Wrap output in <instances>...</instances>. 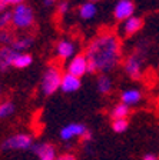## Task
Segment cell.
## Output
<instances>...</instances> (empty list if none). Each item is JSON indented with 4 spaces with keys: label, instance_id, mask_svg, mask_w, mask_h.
I'll list each match as a JSON object with an SVG mask.
<instances>
[{
    "label": "cell",
    "instance_id": "obj_1",
    "mask_svg": "<svg viewBox=\"0 0 159 160\" xmlns=\"http://www.w3.org/2000/svg\"><path fill=\"white\" fill-rule=\"evenodd\" d=\"M83 54L89 62L87 73L108 74L122 63V42L113 32H102L90 40Z\"/></svg>",
    "mask_w": 159,
    "mask_h": 160
},
{
    "label": "cell",
    "instance_id": "obj_2",
    "mask_svg": "<svg viewBox=\"0 0 159 160\" xmlns=\"http://www.w3.org/2000/svg\"><path fill=\"white\" fill-rule=\"evenodd\" d=\"M149 52V43L148 40H140L136 44L133 52L125 59L123 62V69L125 73L130 77L132 80H139L143 73V63H145V57Z\"/></svg>",
    "mask_w": 159,
    "mask_h": 160
},
{
    "label": "cell",
    "instance_id": "obj_3",
    "mask_svg": "<svg viewBox=\"0 0 159 160\" xmlns=\"http://www.w3.org/2000/svg\"><path fill=\"white\" fill-rule=\"evenodd\" d=\"M62 70L57 66H49L46 69L42 79V92L46 96L56 93L57 89H60V82H62Z\"/></svg>",
    "mask_w": 159,
    "mask_h": 160
},
{
    "label": "cell",
    "instance_id": "obj_4",
    "mask_svg": "<svg viewBox=\"0 0 159 160\" xmlns=\"http://www.w3.org/2000/svg\"><path fill=\"white\" fill-rule=\"evenodd\" d=\"M12 23L17 27V29H29L33 26L34 23V16L33 10L24 3L17 4L14 7L13 13H12Z\"/></svg>",
    "mask_w": 159,
    "mask_h": 160
},
{
    "label": "cell",
    "instance_id": "obj_5",
    "mask_svg": "<svg viewBox=\"0 0 159 160\" xmlns=\"http://www.w3.org/2000/svg\"><path fill=\"white\" fill-rule=\"evenodd\" d=\"M2 147L4 150H27L33 147V140L29 134L19 133L4 140Z\"/></svg>",
    "mask_w": 159,
    "mask_h": 160
},
{
    "label": "cell",
    "instance_id": "obj_6",
    "mask_svg": "<svg viewBox=\"0 0 159 160\" xmlns=\"http://www.w3.org/2000/svg\"><path fill=\"white\" fill-rule=\"evenodd\" d=\"M87 69H89V62H87L86 56L85 54H77V56H73L69 60L66 73L80 79V77H83L87 73Z\"/></svg>",
    "mask_w": 159,
    "mask_h": 160
},
{
    "label": "cell",
    "instance_id": "obj_7",
    "mask_svg": "<svg viewBox=\"0 0 159 160\" xmlns=\"http://www.w3.org/2000/svg\"><path fill=\"white\" fill-rule=\"evenodd\" d=\"M135 14V3L132 0H118L113 7V17L118 22H125Z\"/></svg>",
    "mask_w": 159,
    "mask_h": 160
},
{
    "label": "cell",
    "instance_id": "obj_8",
    "mask_svg": "<svg viewBox=\"0 0 159 160\" xmlns=\"http://www.w3.org/2000/svg\"><path fill=\"white\" fill-rule=\"evenodd\" d=\"M87 132V127L83 123H69L60 130V139L63 142H70L73 139H80L83 134Z\"/></svg>",
    "mask_w": 159,
    "mask_h": 160
},
{
    "label": "cell",
    "instance_id": "obj_9",
    "mask_svg": "<svg viewBox=\"0 0 159 160\" xmlns=\"http://www.w3.org/2000/svg\"><path fill=\"white\" fill-rule=\"evenodd\" d=\"M142 27H143V19L133 14L132 17L122 22V34L126 37H130L133 34H136L138 32H140Z\"/></svg>",
    "mask_w": 159,
    "mask_h": 160
},
{
    "label": "cell",
    "instance_id": "obj_10",
    "mask_svg": "<svg viewBox=\"0 0 159 160\" xmlns=\"http://www.w3.org/2000/svg\"><path fill=\"white\" fill-rule=\"evenodd\" d=\"M142 102V92L136 87H130V89H125L120 93V103H123L125 106L132 107L136 106Z\"/></svg>",
    "mask_w": 159,
    "mask_h": 160
},
{
    "label": "cell",
    "instance_id": "obj_11",
    "mask_svg": "<svg viewBox=\"0 0 159 160\" xmlns=\"http://www.w3.org/2000/svg\"><path fill=\"white\" fill-rule=\"evenodd\" d=\"M39 160H55L57 157L56 154V147L52 143H37L32 147Z\"/></svg>",
    "mask_w": 159,
    "mask_h": 160
},
{
    "label": "cell",
    "instance_id": "obj_12",
    "mask_svg": "<svg viewBox=\"0 0 159 160\" xmlns=\"http://www.w3.org/2000/svg\"><path fill=\"white\" fill-rule=\"evenodd\" d=\"M82 86V80L79 77H75L69 73H65L62 76V82H60V90L65 93H75L80 89Z\"/></svg>",
    "mask_w": 159,
    "mask_h": 160
},
{
    "label": "cell",
    "instance_id": "obj_13",
    "mask_svg": "<svg viewBox=\"0 0 159 160\" xmlns=\"http://www.w3.org/2000/svg\"><path fill=\"white\" fill-rule=\"evenodd\" d=\"M56 54L63 60L72 59L75 56V44L70 40H60L56 44Z\"/></svg>",
    "mask_w": 159,
    "mask_h": 160
},
{
    "label": "cell",
    "instance_id": "obj_14",
    "mask_svg": "<svg viewBox=\"0 0 159 160\" xmlns=\"http://www.w3.org/2000/svg\"><path fill=\"white\" fill-rule=\"evenodd\" d=\"M19 52H14L12 47H2L0 49V70H7L12 64H13V60L16 57V54Z\"/></svg>",
    "mask_w": 159,
    "mask_h": 160
},
{
    "label": "cell",
    "instance_id": "obj_15",
    "mask_svg": "<svg viewBox=\"0 0 159 160\" xmlns=\"http://www.w3.org/2000/svg\"><path fill=\"white\" fill-rule=\"evenodd\" d=\"M96 89L100 94H110L113 90V82L109 74H99L96 79Z\"/></svg>",
    "mask_w": 159,
    "mask_h": 160
},
{
    "label": "cell",
    "instance_id": "obj_16",
    "mask_svg": "<svg viewBox=\"0 0 159 160\" xmlns=\"http://www.w3.org/2000/svg\"><path fill=\"white\" fill-rule=\"evenodd\" d=\"M77 13H79L80 19L83 20H90L96 16L98 13V6L95 3H90V2H86V3L80 4V7L77 9Z\"/></svg>",
    "mask_w": 159,
    "mask_h": 160
},
{
    "label": "cell",
    "instance_id": "obj_17",
    "mask_svg": "<svg viewBox=\"0 0 159 160\" xmlns=\"http://www.w3.org/2000/svg\"><path fill=\"white\" fill-rule=\"evenodd\" d=\"M130 114V107L125 106L123 103H118L110 109L109 117L110 120H118V119H128V116Z\"/></svg>",
    "mask_w": 159,
    "mask_h": 160
},
{
    "label": "cell",
    "instance_id": "obj_18",
    "mask_svg": "<svg viewBox=\"0 0 159 160\" xmlns=\"http://www.w3.org/2000/svg\"><path fill=\"white\" fill-rule=\"evenodd\" d=\"M33 43V39L32 37H22V39H17L12 43V49L14 52H19V53H23V50L29 49Z\"/></svg>",
    "mask_w": 159,
    "mask_h": 160
},
{
    "label": "cell",
    "instance_id": "obj_19",
    "mask_svg": "<svg viewBox=\"0 0 159 160\" xmlns=\"http://www.w3.org/2000/svg\"><path fill=\"white\" fill-rule=\"evenodd\" d=\"M30 64H32V56L27 53H17L13 60V66L17 69H24Z\"/></svg>",
    "mask_w": 159,
    "mask_h": 160
},
{
    "label": "cell",
    "instance_id": "obj_20",
    "mask_svg": "<svg viewBox=\"0 0 159 160\" xmlns=\"http://www.w3.org/2000/svg\"><path fill=\"white\" fill-rule=\"evenodd\" d=\"M110 127L115 133L120 134V133H125L126 130L129 129V120L128 119H118V120H112L110 122Z\"/></svg>",
    "mask_w": 159,
    "mask_h": 160
},
{
    "label": "cell",
    "instance_id": "obj_21",
    "mask_svg": "<svg viewBox=\"0 0 159 160\" xmlns=\"http://www.w3.org/2000/svg\"><path fill=\"white\" fill-rule=\"evenodd\" d=\"M13 112H14V104L12 102H4V103L0 104V119L9 117Z\"/></svg>",
    "mask_w": 159,
    "mask_h": 160
},
{
    "label": "cell",
    "instance_id": "obj_22",
    "mask_svg": "<svg viewBox=\"0 0 159 160\" xmlns=\"http://www.w3.org/2000/svg\"><path fill=\"white\" fill-rule=\"evenodd\" d=\"M10 23H12V13L3 12L0 14V30H4Z\"/></svg>",
    "mask_w": 159,
    "mask_h": 160
},
{
    "label": "cell",
    "instance_id": "obj_23",
    "mask_svg": "<svg viewBox=\"0 0 159 160\" xmlns=\"http://www.w3.org/2000/svg\"><path fill=\"white\" fill-rule=\"evenodd\" d=\"M14 40H13V36L10 32H7L6 29L4 30H0V43L3 44H12Z\"/></svg>",
    "mask_w": 159,
    "mask_h": 160
},
{
    "label": "cell",
    "instance_id": "obj_24",
    "mask_svg": "<svg viewBox=\"0 0 159 160\" xmlns=\"http://www.w3.org/2000/svg\"><path fill=\"white\" fill-rule=\"evenodd\" d=\"M55 160H77V157H76V154H73V153H62Z\"/></svg>",
    "mask_w": 159,
    "mask_h": 160
},
{
    "label": "cell",
    "instance_id": "obj_25",
    "mask_svg": "<svg viewBox=\"0 0 159 160\" xmlns=\"http://www.w3.org/2000/svg\"><path fill=\"white\" fill-rule=\"evenodd\" d=\"M92 140H93V134H92V132L87 129L86 133H85L82 137H80V142H82V143H85V144H87V143H90Z\"/></svg>",
    "mask_w": 159,
    "mask_h": 160
},
{
    "label": "cell",
    "instance_id": "obj_26",
    "mask_svg": "<svg viewBox=\"0 0 159 160\" xmlns=\"http://www.w3.org/2000/svg\"><path fill=\"white\" fill-rule=\"evenodd\" d=\"M69 10V3L67 2H60L59 4H57V12H59V14H65Z\"/></svg>",
    "mask_w": 159,
    "mask_h": 160
},
{
    "label": "cell",
    "instance_id": "obj_27",
    "mask_svg": "<svg viewBox=\"0 0 159 160\" xmlns=\"http://www.w3.org/2000/svg\"><path fill=\"white\" fill-rule=\"evenodd\" d=\"M142 160H159V156L155 153H146V154H143Z\"/></svg>",
    "mask_w": 159,
    "mask_h": 160
},
{
    "label": "cell",
    "instance_id": "obj_28",
    "mask_svg": "<svg viewBox=\"0 0 159 160\" xmlns=\"http://www.w3.org/2000/svg\"><path fill=\"white\" fill-rule=\"evenodd\" d=\"M6 3L7 4H16V6H17V4L23 3V0H6Z\"/></svg>",
    "mask_w": 159,
    "mask_h": 160
},
{
    "label": "cell",
    "instance_id": "obj_29",
    "mask_svg": "<svg viewBox=\"0 0 159 160\" xmlns=\"http://www.w3.org/2000/svg\"><path fill=\"white\" fill-rule=\"evenodd\" d=\"M7 3H6V0H0V13H3V10L6 9Z\"/></svg>",
    "mask_w": 159,
    "mask_h": 160
},
{
    "label": "cell",
    "instance_id": "obj_30",
    "mask_svg": "<svg viewBox=\"0 0 159 160\" xmlns=\"http://www.w3.org/2000/svg\"><path fill=\"white\" fill-rule=\"evenodd\" d=\"M55 3H56V0H43L45 6H53Z\"/></svg>",
    "mask_w": 159,
    "mask_h": 160
},
{
    "label": "cell",
    "instance_id": "obj_31",
    "mask_svg": "<svg viewBox=\"0 0 159 160\" xmlns=\"http://www.w3.org/2000/svg\"><path fill=\"white\" fill-rule=\"evenodd\" d=\"M87 2H90V3H95V4H96L98 2H100V0H87Z\"/></svg>",
    "mask_w": 159,
    "mask_h": 160
},
{
    "label": "cell",
    "instance_id": "obj_32",
    "mask_svg": "<svg viewBox=\"0 0 159 160\" xmlns=\"http://www.w3.org/2000/svg\"><path fill=\"white\" fill-rule=\"evenodd\" d=\"M0 93H2V90H0Z\"/></svg>",
    "mask_w": 159,
    "mask_h": 160
},
{
    "label": "cell",
    "instance_id": "obj_33",
    "mask_svg": "<svg viewBox=\"0 0 159 160\" xmlns=\"http://www.w3.org/2000/svg\"><path fill=\"white\" fill-rule=\"evenodd\" d=\"M158 66H159V63H158Z\"/></svg>",
    "mask_w": 159,
    "mask_h": 160
}]
</instances>
